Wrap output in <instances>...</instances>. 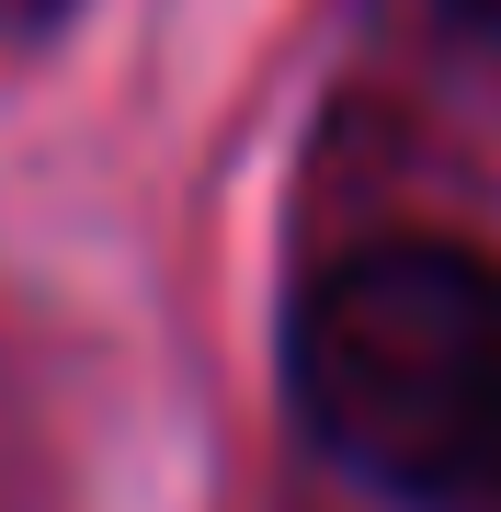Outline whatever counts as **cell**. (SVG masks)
I'll return each mask as SVG.
<instances>
[{
  "instance_id": "cell-3",
  "label": "cell",
  "mask_w": 501,
  "mask_h": 512,
  "mask_svg": "<svg viewBox=\"0 0 501 512\" xmlns=\"http://www.w3.org/2000/svg\"><path fill=\"white\" fill-rule=\"evenodd\" d=\"M456 23H479V35H501V0H445Z\"/></svg>"
},
{
  "instance_id": "cell-2",
  "label": "cell",
  "mask_w": 501,
  "mask_h": 512,
  "mask_svg": "<svg viewBox=\"0 0 501 512\" xmlns=\"http://www.w3.org/2000/svg\"><path fill=\"white\" fill-rule=\"evenodd\" d=\"M57 12H69V0H0V46H23V35H46Z\"/></svg>"
},
{
  "instance_id": "cell-1",
  "label": "cell",
  "mask_w": 501,
  "mask_h": 512,
  "mask_svg": "<svg viewBox=\"0 0 501 512\" xmlns=\"http://www.w3.org/2000/svg\"><path fill=\"white\" fill-rule=\"evenodd\" d=\"M297 421L353 478L456 501L501 478V262L467 239H376L297 296Z\"/></svg>"
}]
</instances>
